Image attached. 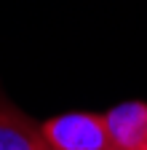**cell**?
Instances as JSON below:
<instances>
[{
  "mask_svg": "<svg viewBox=\"0 0 147 150\" xmlns=\"http://www.w3.org/2000/svg\"><path fill=\"white\" fill-rule=\"evenodd\" d=\"M102 118L113 150H147V102H123Z\"/></svg>",
  "mask_w": 147,
  "mask_h": 150,
  "instance_id": "2",
  "label": "cell"
},
{
  "mask_svg": "<svg viewBox=\"0 0 147 150\" xmlns=\"http://www.w3.org/2000/svg\"><path fill=\"white\" fill-rule=\"evenodd\" d=\"M0 150H51L40 123L0 97Z\"/></svg>",
  "mask_w": 147,
  "mask_h": 150,
  "instance_id": "3",
  "label": "cell"
},
{
  "mask_svg": "<svg viewBox=\"0 0 147 150\" xmlns=\"http://www.w3.org/2000/svg\"><path fill=\"white\" fill-rule=\"evenodd\" d=\"M40 129L51 150H113L104 118L96 112H62Z\"/></svg>",
  "mask_w": 147,
  "mask_h": 150,
  "instance_id": "1",
  "label": "cell"
}]
</instances>
